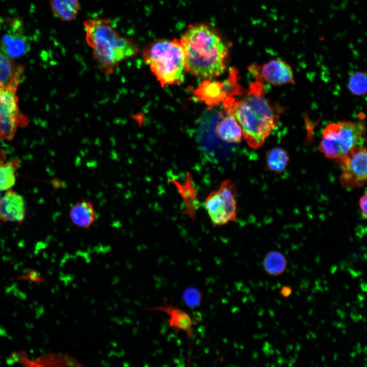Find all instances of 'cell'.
Wrapping results in <instances>:
<instances>
[{
	"label": "cell",
	"instance_id": "6da1fadb",
	"mask_svg": "<svg viewBox=\"0 0 367 367\" xmlns=\"http://www.w3.org/2000/svg\"><path fill=\"white\" fill-rule=\"evenodd\" d=\"M266 90L264 83L256 80L240 100L231 97L223 101L224 108L233 112L248 145L253 149L263 145L277 125L282 111L266 98Z\"/></svg>",
	"mask_w": 367,
	"mask_h": 367
},
{
	"label": "cell",
	"instance_id": "7a4b0ae2",
	"mask_svg": "<svg viewBox=\"0 0 367 367\" xmlns=\"http://www.w3.org/2000/svg\"><path fill=\"white\" fill-rule=\"evenodd\" d=\"M185 56V70L197 77L210 79L226 69L228 47L212 27L190 25L179 39Z\"/></svg>",
	"mask_w": 367,
	"mask_h": 367
},
{
	"label": "cell",
	"instance_id": "3957f363",
	"mask_svg": "<svg viewBox=\"0 0 367 367\" xmlns=\"http://www.w3.org/2000/svg\"><path fill=\"white\" fill-rule=\"evenodd\" d=\"M86 40L93 58L106 74L112 73L121 62L136 56L139 48L134 41L122 37L110 20L90 18L84 22Z\"/></svg>",
	"mask_w": 367,
	"mask_h": 367
},
{
	"label": "cell",
	"instance_id": "277c9868",
	"mask_svg": "<svg viewBox=\"0 0 367 367\" xmlns=\"http://www.w3.org/2000/svg\"><path fill=\"white\" fill-rule=\"evenodd\" d=\"M142 58L162 87L183 82L185 56L179 40H155L143 49Z\"/></svg>",
	"mask_w": 367,
	"mask_h": 367
},
{
	"label": "cell",
	"instance_id": "5b68a950",
	"mask_svg": "<svg viewBox=\"0 0 367 367\" xmlns=\"http://www.w3.org/2000/svg\"><path fill=\"white\" fill-rule=\"evenodd\" d=\"M365 132L361 122L330 123L323 130L318 149L326 158L336 162L355 147L362 146Z\"/></svg>",
	"mask_w": 367,
	"mask_h": 367
},
{
	"label": "cell",
	"instance_id": "8992f818",
	"mask_svg": "<svg viewBox=\"0 0 367 367\" xmlns=\"http://www.w3.org/2000/svg\"><path fill=\"white\" fill-rule=\"evenodd\" d=\"M236 195L235 186L231 180L226 179L206 197L205 207L214 226L224 225L235 220Z\"/></svg>",
	"mask_w": 367,
	"mask_h": 367
},
{
	"label": "cell",
	"instance_id": "52a82bcc",
	"mask_svg": "<svg viewBox=\"0 0 367 367\" xmlns=\"http://www.w3.org/2000/svg\"><path fill=\"white\" fill-rule=\"evenodd\" d=\"M17 87L0 84V139L12 140L18 127L28 123L18 108Z\"/></svg>",
	"mask_w": 367,
	"mask_h": 367
},
{
	"label": "cell",
	"instance_id": "ba28073f",
	"mask_svg": "<svg viewBox=\"0 0 367 367\" xmlns=\"http://www.w3.org/2000/svg\"><path fill=\"white\" fill-rule=\"evenodd\" d=\"M366 161L365 147L358 146L336 161L342 170L340 181L343 188L353 190L362 187L365 183Z\"/></svg>",
	"mask_w": 367,
	"mask_h": 367
},
{
	"label": "cell",
	"instance_id": "9c48e42d",
	"mask_svg": "<svg viewBox=\"0 0 367 367\" xmlns=\"http://www.w3.org/2000/svg\"><path fill=\"white\" fill-rule=\"evenodd\" d=\"M241 93L237 81V71L231 68L229 77L224 82L204 81L194 92L196 98L208 106L213 107L226 99Z\"/></svg>",
	"mask_w": 367,
	"mask_h": 367
},
{
	"label": "cell",
	"instance_id": "30bf717a",
	"mask_svg": "<svg viewBox=\"0 0 367 367\" xmlns=\"http://www.w3.org/2000/svg\"><path fill=\"white\" fill-rule=\"evenodd\" d=\"M7 30L0 36V51L15 59L27 54L31 46L22 31V22L17 18L6 20Z\"/></svg>",
	"mask_w": 367,
	"mask_h": 367
},
{
	"label": "cell",
	"instance_id": "8fae6325",
	"mask_svg": "<svg viewBox=\"0 0 367 367\" xmlns=\"http://www.w3.org/2000/svg\"><path fill=\"white\" fill-rule=\"evenodd\" d=\"M248 69L257 81L274 86L295 84L292 67L281 59H273L263 65L254 63Z\"/></svg>",
	"mask_w": 367,
	"mask_h": 367
},
{
	"label": "cell",
	"instance_id": "7c38bea8",
	"mask_svg": "<svg viewBox=\"0 0 367 367\" xmlns=\"http://www.w3.org/2000/svg\"><path fill=\"white\" fill-rule=\"evenodd\" d=\"M26 203L23 197L9 189L0 199V221L21 223L26 215Z\"/></svg>",
	"mask_w": 367,
	"mask_h": 367
},
{
	"label": "cell",
	"instance_id": "4fadbf2b",
	"mask_svg": "<svg viewBox=\"0 0 367 367\" xmlns=\"http://www.w3.org/2000/svg\"><path fill=\"white\" fill-rule=\"evenodd\" d=\"M152 309L162 311L168 316L166 322L169 327L175 333L182 331L187 334L189 339L193 338L194 334V326L196 324V321L189 313L172 304H168L165 301L164 304Z\"/></svg>",
	"mask_w": 367,
	"mask_h": 367
},
{
	"label": "cell",
	"instance_id": "5bb4252c",
	"mask_svg": "<svg viewBox=\"0 0 367 367\" xmlns=\"http://www.w3.org/2000/svg\"><path fill=\"white\" fill-rule=\"evenodd\" d=\"M69 217L75 226L83 229L89 228L97 220L93 204L86 199L78 201L72 206Z\"/></svg>",
	"mask_w": 367,
	"mask_h": 367
},
{
	"label": "cell",
	"instance_id": "9a60e30c",
	"mask_svg": "<svg viewBox=\"0 0 367 367\" xmlns=\"http://www.w3.org/2000/svg\"><path fill=\"white\" fill-rule=\"evenodd\" d=\"M170 181L176 186L183 200L185 207L184 213L194 219L196 212L199 207V202L192 176L188 172L183 183L174 179H170Z\"/></svg>",
	"mask_w": 367,
	"mask_h": 367
},
{
	"label": "cell",
	"instance_id": "2e32d148",
	"mask_svg": "<svg viewBox=\"0 0 367 367\" xmlns=\"http://www.w3.org/2000/svg\"><path fill=\"white\" fill-rule=\"evenodd\" d=\"M226 115L216 125V132L221 139L228 142L239 143L243 135L241 126L233 112L224 108Z\"/></svg>",
	"mask_w": 367,
	"mask_h": 367
},
{
	"label": "cell",
	"instance_id": "e0dca14e",
	"mask_svg": "<svg viewBox=\"0 0 367 367\" xmlns=\"http://www.w3.org/2000/svg\"><path fill=\"white\" fill-rule=\"evenodd\" d=\"M24 71V65L0 51V84L18 86Z\"/></svg>",
	"mask_w": 367,
	"mask_h": 367
},
{
	"label": "cell",
	"instance_id": "ac0fdd59",
	"mask_svg": "<svg viewBox=\"0 0 367 367\" xmlns=\"http://www.w3.org/2000/svg\"><path fill=\"white\" fill-rule=\"evenodd\" d=\"M54 15L64 21H70L77 16L80 9L78 0H50Z\"/></svg>",
	"mask_w": 367,
	"mask_h": 367
},
{
	"label": "cell",
	"instance_id": "d6986e66",
	"mask_svg": "<svg viewBox=\"0 0 367 367\" xmlns=\"http://www.w3.org/2000/svg\"><path fill=\"white\" fill-rule=\"evenodd\" d=\"M289 161L287 152L280 147H275L270 150L266 155V163L270 171L279 173L286 167Z\"/></svg>",
	"mask_w": 367,
	"mask_h": 367
},
{
	"label": "cell",
	"instance_id": "ffe728a7",
	"mask_svg": "<svg viewBox=\"0 0 367 367\" xmlns=\"http://www.w3.org/2000/svg\"><path fill=\"white\" fill-rule=\"evenodd\" d=\"M18 165L17 160L9 163H0V191L8 190L14 186Z\"/></svg>",
	"mask_w": 367,
	"mask_h": 367
},
{
	"label": "cell",
	"instance_id": "44dd1931",
	"mask_svg": "<svg viewBox=\"0 0 367 367\" xmlns=\"http://www.w3.org/2000/svg\"><path fill=\"white\" fill-rule=\"evenodd\" d=\"M263 264L267 273L272 275H278L285 270L286 261L282 253L274 251L266 255Z\"/></svg>",
	"mask_w": 367,
	"mask_h": 367
},
{
	"label": "cell",
	"instance_id": "7402d4cb",
	"mask_svg": "<svg viewBox=\"0 0 367 367\" xmlns=\"http://www.w3.org/2000/svg\"><path fill=\"white\" fill-rule=\"evenodd\" d=\"M348 88L351 93L356 96L365 95L367 91V77L365 71H357L349 77Z\"/></svg>",
	"mask_w": 367,
	"mask_h": 367
},
{
	"label": "cell",
	"instance_id": "603a6c76",
	"mask_svg": "<svg viewBox=\"0 0 367 367\" xmlns=\"http://www.w3.org/2000/svg\"><path fill=\"white\" fill-rule=\"evenodd\" d=\"M183 298L185 302L192 307H196L199 304L201 294L200 292L195 289H188L184 292Z\"/></svg>",
	"mask_w": 367,
	"mask_h": 367
},
{
	"label": "cell",
	"instance_id": "cb8c5ba5",
	"mask_svg": "<svg viewBox=\"0 0 367 367\" xmlns=\"http://www.w3.org/2000/svg\"><path fill=\"white\" fill-rule=\"evenodd\" d=\"M19 279L36 282H41L44 281V279L39 275L37 271L33 270H30L28 273L22 275Z\"/></svg>",
	"mask_w": 367,
	"mask_h": 367
},
{
	"label": "cell",
	"instance_id": "d4e9b609",
	"mask_svg": "<svg viewBox=\"0 0 367 367\" xmlns=\"http://www.w3.org/2000/svg\"><path fill=\"white\" fill-rule=\"evenodd\" d=\"M366 192L359 199V204L362 216L365 219L366 218Z\"/></svg>",
	"mask_w": 367,
	"mask_h": 367
},
{
	"label": "cell",
	"instance_id": "484cf974",
	"mask_svg": "<svg viewBox=\"0 0 367 367\" xmlns=\"http://www.w3.org/2000/svg\"><path fill=\"white\" fill-rule=\"evenodd\" d=\"M292 290L291 287L289 286H284L282 287L280 293L282 296L284 297H289L292 294Z\"/></svg>",
	"mask_w": 367,
	"mask_h": 367
}]
</instances>
